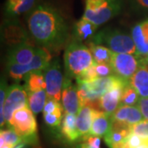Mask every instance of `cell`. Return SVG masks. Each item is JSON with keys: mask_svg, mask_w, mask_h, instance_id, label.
Segmentation results:
<instances>
[{"mask_svg": "<svg viewBox=\"0 0 148 148\" xmlns=\"http://www.w3.org/2000/svg\"><path fill=\"white\" fill-rule=\"evenodd\" d=\"M90 42L104 45L116 53L136 54L137 51L132 36L117 29H106L98 32Z\"/></svg>", "mask_w": 148, "mask_h": 148, "instance_id": "cell-4", "label": "cell"}, {"mask_svg": "<svg viewBox=\"0 0 148 148\" xmlns=\"http://www.w3.org/2000/svg\"><path fill=\"white\" fill-rule=\"evenodd\" d=\"M46 82V92L48 98H52L57 101L62 96V88L64 85V76L61 70L60 63L58 59L53 60L44 71Z\"/></svg>", "mask_w": 148, "mask_h": 148, "instance_id": "cell-8", "label": "cell"}, {"mask_svg": "<svg viewBox=\"0 0 148 148\" xmlns=\"http://www.w3.org/2000/svg\"><path fill=\"white\" fill-rule=\"evenodd\" d=\"M122 8L123 0H86L82 17L99 27L118 16Z\"/></svg>", "mask_w": 148, "mask_h": 148, "instance_id": "cell-3", "label": "cell"}, {"mask_svg": "<svg viewBox=\"0 0 148 148\" xmlns=\"http://www.w3.org/2000/svg\"><path fill=\"white\" fill-rule=\"evenodd\" d=\"M146 61H147V64H148V55H147V60H146Z\"/></svg>", "mask_w": 148, "mask_h": 148, "instance_id": "cell-40", "label": "cell"}, {"mask_svg": "<svg viewBox=\"0 0 148 148\" xmlns=\"http://www.w3.org/2000/svg\"><path fill=\"white\" fill-rule=\"evenodd\" d=\"M28 106L34 114H39L44 110L47 101V92L41 90L36 92H28Z\"/></svg>", "mask_w": 148, "mask_h": 148, "instance_id": "cell-26", "label": "cell"}, {"mask_svg": "<svg viewBox=\"0 0 148 148\" xmlns=\"http://www.w3.org/2000/svg\"><path fill=\"white\" fill-rule=\"evenodd\" d=\"M95 69L99 77H106L114 75L113 69L110 64H95Z\"/></svg>", "mask_w": 148, "mask_h": 148, "instance_id": "cell-36", "label": "cell"}, {"mask_svg": "<svg viewBox=\"0 0 148 148\" xmlns=\"http://www.w3.org/2000/svg\"><path fill=\"white\" fill-rule=\"evenodd\" d=\"M131 133V125L112 119L110 129L104 138L110 148H123Z\"/></svg>", "mask_w": 148, "mask_h": 148, "instance_id": "cell-11", "label": "cell"}, {"mask_svg": "<svg viewBox=\"0 0 148 148\" xmlns=\"http://www.w3.org/2000/svg\"><path fill=\"white\" fill-rule=\"evenodd\" d=\"M36 0H7L6 14L10 17L21 15L32 9Z\"/></svg>", "mask_w": 148, "mask_h": 148, "instance_id": "cell-22", "label": "cell"}, {"mask_svg": "<svg viewBox=\"0 0 148 148\" xmlns=\"http://www.w3.org/2000/svg\"><path fill=\"white\" fill-rule=\"evenodd\" d=\"M94 63V58L89 48L80 41L72 42L65 49L64 66L67 77L77 79Z\"/></svg>", "mask_w": 148, "mask_h": 148, "instance_id": "cell-2", "label": "cell"}, {"mask_svg": "<svg viewBox=\"0 0 148 148\" xmlns=\"http://www.w3.org/2000/svg\"><path fill=\"white\" fill-rule=\"evenodd\" d=\"M129 83L138 91L141 98H148V66L147 62L140 61L137 72Z\"/></svg>", "mask_w": 148, "mask_h": 148, "instance_id": "cell-16", "label": "cell"}, {"mask_svg": "<svg viewBox=\"0 0 148 148\" xmlns=\"http://www.w3.org/2000/svg\"><path fill=\"white\" fill-rule=\"evenodd\" d=\"M63 110H58L53 113H43L44 121L49 127L57 128L60 127L63 120Z\"/></svg>", "mask_w": 148, "mask_h": 148, "instance_id": "cell-29", "label": "cell"}, {"mask_svg": "<svg viewBox=\"0 0 148 148\" xmlns=\"http://www.w3.org/2000/svg\"><path fill=\"white\" fill-rule=\"evenodd\" d=\"M27 23L34 40L49 50H58L67 41V24L61 14L51 6H37L31 12Z\"/></svg>", "mask_w": 148, "mask_h": 148, "instance_id": "cell-1", "label": "cell"}, {"mask_svg": "<svg viewBox=\"0 0 148 148\" xmlns=\"http://www.w3.org/2000/svg\"><path fill=\"white\" fill-rule=\"evenodd\" d=\"M76 148H85V147L82 146V144H80V145H78V146H77Z\"/></svg>", "mask_w": 148, "mask_h": 148, "instance_id": "cell-39", "label": "cell"}, {"mask_svg": "<svg viewBox=\"0 0 148 148\" xmlns=\"http://www.w3.org/2000/svg\"><path fill=\"white\" fill-rule=\"evenodd\" d=\"M97 78H99V77L95 69V63H94L93 65H91L90 68H88L86 71H84L77 78V82H91Z\"/></svg>", "mask_w": 148, "mask_h": 148, "instance_id": "cell-31", "label": "cell"}, {"mask_svg": "<svg viewBox=\"0 0 148 148\" xmlns=\"http://www.w3.org/2000/svg\"><path fill=\"white\" fill-rule=\"evenodd\" d=\"M87 44L95 64H111L114 52L109 48L93 42H88Z\"/></svg>", "mask_w": 148, "mask_h": 148, "instance_id": "cell-24", "label": "cell"}, {"mask_svg": "<svg viewBox=\"0 0 148 148\" xmlns=\"http://www.w3.org/2000/svg\"><path fill=\"white\" fill-rule=\"evenodd\" d=\"M25 89L27 92H36L46 89L45 75L42 72H32L25 77Z\"/></svg>", "mask_w": 148, "mask_h": 148, "instance_id": "cell-23", "label": "cell"}, {"mask_svg": "<svg viewBox=\"0 0 148 148\" xmlns=\"http://www.w3.org/2000/svg\"><path fill=\"white\" fill-rule=\"evenodd\" d=\"M111 123V116L108 115L102 110L93 109V121L89 134L98 137H105L110 129Z\"/></svg>", "mask_w": 148, "mask_h": 148, "instance_id": "cell-18", "label": "cell"}, {"mask_svg": "<svg viewBox=\"0 0 148 148\" xmlns=\"http://www.w3.org/2000/svg\"><path fill=\"white\" fill-rule=\"evenodd\" d=\"M140 95L130 83H127L123 89L119 106H137L140 100Z\"/></svg>", "mask_w": 148, "mask_h": 148, "instance_id": "cell-27", "label": "cell"}, {"mask_svg": "<svg viewBox=\"0 0 148 148\" xmlns=\"http://www.w3.org/2000/svg\"><path fill=\"white\" fill-rule=\"evenodd\" d=\"M128 3L133 11L142 14H148V0H128Z\"/></svg>", "mask_w": 148, "mask_h": 148, "instance_id": "cell-34", "label": "cell"}, {"mask_svg": "<svg viewBox=\"0 0 148 148\" xmlns=\"http://www.w3.org/2000/svg\"><path fill=\"white\" fill-rule=\"evenodd\" d=\"M86 83L89 90V102L91 103L92 101L100 100L101 96L109 90L117 87H124L129 82L117 75H112L106 77H99L91 82Z\"/></svg>", "mask_w": 148, "mask_h": 148, "instance_id": "cell-10", "label": "cell"}, {"mask_svg": "<svg viewBox=\"0 0 148 148\" xmlns=\"http://www.w3.org/2000/svg\"><path fill=\"white\" fill-rule=\"evenodd\" d=\"M137 148H148V141L147 142H146L145 143H143V145H141L140 147H138Z\"/></svg>", "mask_w": 148, "mask_h": 148, "instance_id": "cell-38", "label": "cell"}, {"mask_svg": "<svg viewBox=\"0 0 148 148\" xmlns=\"http://www.w3.org/2000/svg\"><path fill=\"white\" fill-rule=\"evenodd\" d=\"M137 106L142 112L144 119L148 121V98H140Z\"/></svg>", "mask_w": 148, "mask_h": 148, "instance_id": "cell-37", "label": "cell"}, {"mask_svg": "<svg viewBox=\"0 0 148 148\" xmlns=\"http://www.w3.org/2000/svg\"><path fill=\"white\" fill-rule=\"evenodd\" d=\"M147 141L148 138H143L136 134L131 133L127 138L123 148H137Z\"/></svg>", "mask_w": 148, "mask_h": 148, "instance_id": "cell-33", "label": "cell"}, {"mask_svg": "<svg viewBox=\"0 0 148 148\" xmlns=\"http://www.w3.org/2000/svg\"><path fill=\"white\" fill-rule=\"evenodd\" d=\"M111 119L127 123L131 126L144 120L143 114L138 106H119L111 115Z\"/></svg>", "mask_w": 148, "mask_h": 148, "instance_id": "cell-15", "label": "cell"}, {"mask_svg": "<svg viewBox=\"0 0 148 148\" xmlns=\"http://www.w3.org/2000/svg\"><path fill=\"white\" fill-rule=\"evenodd\" d=\"M51 55L49 50L45 48H36V51L32 62L26 65L8 64L7 69L12 79L21 80L32 72H43L50 64Z\"/></svg>", "mask_w": 148, "mask_h": 148, "instance_id": "cell-6", "label": "cell"}, {"mask_svg": "<svg viewBox=\"0 0 148 148\" xmlns=\"http://www.w3.org/2000/svg\"><path fill=\"white\" fill-rule=\"evenodd\" d=\"M97 28L98 26L85 19L84 17H82L74 27V34L77 40L82 43V41L90 42L97 34Z\"/></svg>", "mask_w": 148, "mask_h": 148, "instance_id": "cell-19", "label": "cell"}, {"mask_svg": "<svg viewBox=\"0 0 148 148\" xmlns=\"http://www.w3.org/2000/svg\"><path fill=\"white\" fill-rule=\"evenodd\" d=\"M123 89V87H117L102 95L99 100L101 110L111 116L119 106Z\"/></svg>", "mask_w": 148, "mask_h": 148, "instance_id": "cell-17", "label": "cell"}, {"mask_svg": "<svg viewBox=\"0 0 148 148\" xmlns=\"http://www.w3.org/2000/svg\"><path fill=\"white\" fill-rule=\"evenodd\" d=\"M61 99L65 113L77 115L80 110L77 86H74L69 77L64 78Z\"/></svg>", "mask_w": 148, "mask_h": 148, "instance_id": "cell-12", "label": "cell"}, {"mask_svg": "<svg viewBox=\"0 0 148 148\" xmlns=\"http://www.w3.org/2000/svg\"><path fill=\"white\" fill-rule=\"evenodd\" d=\"M76 122L77 117L75 114L65 113L61 123V132L64 138L69 143H74L80 138Z\"/></svg>", "mask_w": 148, "mask_h": 148, "instance_id": "cell-21", "label": "cell"}, {"mask_svg": "<svg viewBox=\"0 0 148 148\" xmlns=\"http://www.w3.org/2000/svg\"><path fill=\"white\" fill-rule=\"evenodd\" d=\"M132 40L136 45V55L139 61L147 62L148 55V19L141 21L132 27Z\"/></svg>", "mask_w": 148, "mask_h": 148, "instance_id": "cell-13", "label": "cell"}, {"mask_svg": "<svg viewBox=\"0 0 148 148\" xmlns=\"http://www.w3.org/2000/svg\"><path fill=\"white\" fill-rule=\"evenodd\" d=\"M27 104L28 95L25 88L18 84L9 86L3 108V115L5 118L6 123L9 125L14 112L23 107H26L28 106Z\"/></svg>", "mask_w": 148, "mask_h": 148, "instance_id": "cell-9", "label": "cell"}, {"mask_svg": "<svg viewBox=\"0 0 148 148\" xmlns=\"http://www.w3.org/2000/svg\"><path fill=\"white\" fill-rule=\"evenodd\" d=\"M63 110H64L63 105H61L59 101L47 97V101L45 103V108L43 110V113H53V112H57V111Z\"/></svg>", "mask_w": 148, "mask_h": 148, "instance_id": "cell-35", "label": "cell"}, {"mask_svg": "<svg viewBox=\"0 0 148 148\" xmlns=\"http://www.w3.org/2000/svg\"><path fill=\"white\" fill-rule=\"evenodd\" d=\"M8 85L5 81L1 80V87H0V126L1 127H4L6 124L5 118L3 115V108H4V104H5L7 95H8Z\"/></svg>", "mask_w": 148, "mask_h": 148, "instance_id": "cell-30", "label": "cell"}, {"mask_svg": "<svg viewBox=\"0 0 148 148\" xmlns=\"http://www.w3.org/2000/svg\"><path fill=\"white\" fill-rule=\"evenodd\" d=\"M21 27L16 21H9L4 25V34L6 38L12 42L19 45L25 42V33Z\"/></svg>", "mask_w": 148, "mask_h": 148, "instance_id": "cell-25", "label": "cell"}, {"mask_svg": "<svg viewBox=\"0 0 148 148\" xmlns=\"http://www.w3.org/2000/svg\"><path fill=\"white\" fill-rule=\"evenodd\" d=\"M93 121V109L90 106H84L80 108L77 115V130L80 138L89 134Z\"/></svg>", "mask_w": 148, "mask_h": 148, "instance_id": "cell-20", "label": "cell"}, {"mask_svg": "<svg viewBox=\"0 0 148 148\" xmlns=\"http://www.w3.org/2000/svg\"><path fill=\"white\" fill-rule=\"evenodd\" d=\"M23 142L22 138L15 132L14 129L8 128L7 130H1L0 132V143L10 145L15 147L18 144Z\"/></svg>", "mask_w": 148, "mask_h": 148, "instance_id": "cell-28", "label": "cell"}, {"mask_svg": "<svg viewBox=\"0 0 148 148\" xmlns=\"http://www.w3.org/2000/svg\"><path fill=\"white\" fill-rule=\"evenodd\" d=\"M36 51V48H34L27 43H21L16 45L9 52L8 58V64H16L26 65L31 63Z\"/></svg>", "mask_w": 148, "mask_h": 148, "instance_id": "cell-14", "label": "cell"}, {"mask_svg": "<svg viewBox=\"0 0 148 148\" xmlns=\"http://www.w3.org/2000/svg\"><path fill=\"white\" fill-rule=\"evenodd\" d=\"M22 138L27 144L36 145L37 142V123L34 113L27 106L14 112L8 125Z\"/></svg>", "mask_w": 148, "mask_h": 148, "instance_id": "cell-5", "label": "cell"}, {"mask_svg": "<svg viewBox=\"0 0 148 148\" xmlns=\"http://www.w3.org/2000/svg\"><path fill=\"white\" fill-rule=\"evenodd\" d=\"M110 64L114 75L129 82L137 72L140 61L136 54L114 53Z\"/></svg>", "mask_w": 148, "mask_h": 148, "instance_id": "cell-7", "label": "cell"}, {"mask_svg": "<svg viewBox=\"0 0 148 148\" xmlns=\"http://www.w3.org/2000/svg\"><path fill=\"white\" fill-rule=\"evenodd\" d=\"M131 132L143 138H148V121L144 119L131 126Z\"/></svg>", "mask_w": 148, "mask_h": 148, "instance_id": "cell-32", "label": "cell"}]
</instances>
